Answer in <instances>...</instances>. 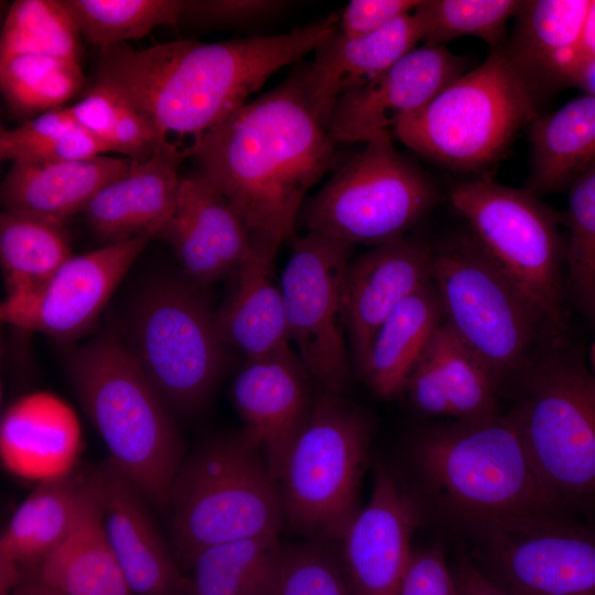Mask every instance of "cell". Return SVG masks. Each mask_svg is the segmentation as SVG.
I'll list each match as a JSON object with an SVG mask.
<instances>
[{"label": "cell", "instance_id": "cell-27", "mask_svg": "<svg viewBox=\"0 0 595 595\" xmlns=\"http://www.w3.org/2000/svg\"><path fill=\"white\" fill-rule=\"evenodd\" d=\"M275 255L253 245L251 256L232 277L230 295L215 312L224 343L247 360L291 350L282 293L273 280Z\"/></svg>", "mask_w": 595, "mask_h": 595}, {"label": "cell", "instance_id": "cell-47", "mask_svg": "<svg viewBox=\"0 0 595 595\" xmlns=\"http://www.w3.org/2000/svg\"><path fill=\"white\" fill-rule=\"evenodd\" d=\"M451 567L456 595H510L495 583L469 555L458 558Z\"/></svg>", "mask_w": 595, "mask_h": 595}, {"label": "cell", "instance_id": "cell-24", "mask_svg": "<svg viewBox=\"0 0 595 595\" xmlns=\"http://www.w3.org/2000/svg\"><path fill=\"white\" fill-rule=\"evenodd\" d=\"M80 450L76 413L51 392L24 394L3 412L0 455L4 468L14 476L39 483L67 476Z\"/></svg>", "mask_w": 595, "mask_h": 595}, {"label": "cell", "instance_id": "cell-12", "mask_svg": "<svg viewBox=\"0 0 595 595\" xmlns=\"http://www.w3.org/2000/svg\"><path fill=\"white\" fill-rule=\"evenodd\" d=\"M129 347L167 405L190 413L210 396L225 363L215 313L187 280L164 281L138 300Z\"/></svg>", "mask_w": 595, "mask_h": 595}, {"label": "cell", "instance_id": "cell-49", "mask_svg": "<svg viewBox=\"0 0 595 595\" xmlns=\"http://www.w3.org/2000/svg\"><path fill=\"white\" fill-rule=\"evenodd\" d=\"M9 595H61L41 575L39 566L24 567Z\"/></svg>", "mask_w": 595, "mask_h": 595}, {"label": "cell", "instance_id": "cell-44", "mask_svg": "<svg viewBox=\"0 0 595 595\" xmlns=\"http://www.w3.org/2000/svg\"><path fill=\"white\" fill-rule=\"evenodd\" d=\"M404 391L413 408L421 414L452 416L445 383L431 340L412 368Z\"/></svg>", "mask_w": 595, "mask_h": 595}, {"label": "cell", "instance_id": "cell-15", "mask_svg": "<svg viewBox=\"0 0 595 595\" xmlns=\"http://www.w3.org/2000/svg\"><path fill=\"white\" fill-rule=\"evenodd\" d=\"M155 232L105 245L72 256L39 289L4 299L0 306L3 323L68 340L86 332L99 316L111 294Z\"/></svg>", "mask_w": 595, "mask_h": 595}, {"label": "cell", "instance_id": "cell-48", "mask_svg": "<svg viewBox=\"0 0 595 595\" xmlns=\"http://www.w3.org/2000/svg\"><path fill=\"white\" fill-rule=\"evenodd\" d=\"M592 63H595V0L591 1L586 14L570 84L574 83L583 67Z\"/></svg>", "mask_w": 595, "mask_h": 595}, {"label": "cell", "instance_id": "cell-28", "mask_svg": "<svg viewBox=\"0 0 595 595\" xmlns=\"http://www.w3.org/2000/svg\"><path fill=\"white\" fill-rule=\"evenodd\" d=\"M94 473L39 483L13 512L0 539V560L40 566L69 536L86 505Z\"/></svg>", "mask_w": 595, "mask_h": 595}, {"label": "cell", "instance_id": "cell-4", "mask_svg": "<svg viewBox=\"0 0 595 595\" xmlns=\"http://www.w3.org/2000/svg\"><path fill=\"white\" fill-rule=\"evenodd\" d=\"M66 371L108 459L148 501L169 510L172 484L185 458L183 441L131 349L104 332L67 353Z\"/></svg>", "mask_w": 595, "mask_h": 595}, {"label": "cell", "instance_id": "cell-22", "mask_svg": "<svg viewBox=\"0 0 595 595\" xmlns=\"http://www.w3.org/2000/svg\"><path fill=\"white\" fill-rule=\"evenodd\" d=\"M192 156L191 145L167 142L148 160L133 163L89 202L85 219L106 245L159 232L176 203L182 162Z\"/></svg>", "mask_w": 595, "mask_h": 595}, {"label": "cell", "instance_id": "cell-17", "mask_svg": "<svg viewBox=\"0 0 595 595\" xmlns=\"http://www.w3.org/2000/svg\"><path fill=\"white\" fill-rule=\"evenodd\" d=\"M420 508L385 466H377L368 504L340 538V561L355 595H400Z\"/></svg>", "mask_w": 595, "mask_h": 595}, {"label": "cell", "instance_id": "cell-8", "mask_svg": "<svg viewBox=\"0 0 595 595\" xmlns=\"http://www.w3.org/2000/svg\"><path fill=\"white\" fill-rule=\"evenodd\" d=\"M560 343L524 375L511 413L541 480L569 513L595 506V377Z\"/></svg>", "mask_w": 595, "mask_h": 595}, {"label": "cell", "instance_id": "cell-36", "mask_svg": "<svg viewBox=\"0 0 595 595\" xmlns=\"http://www.w3.org/2000/svg\"><path fill=\"white\" fill-rule=\"evenodd\" d=\"M80 33L64 0H17L0 36V62L19 54H43L79 62Z\"/></svg>", "mask_w": 595, "mask_h": 595}, {"label": "cell", "instance_id": "cell-5", "mask_svg": "<svg viewBox=\"0 0 595 595\" xmlns=\"http://www.w3.org/2000/svg\"><path fill=\"white\" fill-rule=\"evenodd\" d=\"M169 511L171 548L186 571L208 547L280 534L285 526L279 482L244 432L208 440L184 458Z\"/></svg>", "mask_w": 595, "mask_h": 595}, {"label": "cell", "instance_id": "cell-32", "mask_svg": "<svg viewBox=\"0 0 595 595\" xmlns=\"http://www.w3.org/2000/svg\"><path fill=\"white\" fill-rule=\"evenodd\" d=\"M282 555L280 534L208 547L188 567L187 595H278Z\"/></svg>", "mask_w": 595, "mask_h": 595}, {"label": "cell", "instance_id": "cell-43", "mask_svg": "<svg viewBox=\"0 0 595 595\" xmlns=\"http://www.w3.org/2000/svg\"><path fill=\"white\" fill-rule=\"evenodd\" d=\"M281 0H184L180 23L220 28L264 21L281 13Z\"/></svg>", "mask_w": 595, "mask_h": 595}, {"label": "cell", "instance_id": "cell-50", "mask_svg": "<svg viewBox=\"0 0 595 595\" xmlns=\"http://www.w3.org/2000/svg\"><path fill=\"white\" fill-rule=\"evenodd\" d=\"M573 84L580 85L587 94L595 95V63L583 67Z\"/></svg>", "mask_w": 595, "mask_h": 595}, {"label": "cell", "instance_id": "cell-31", "mask_svg": "<svg viewBox=\"0 0 595 595\" xmlns=\"http://www.w3.org/2000/svg\"><path fill=\"white\" fill-rule=\"evenodd\" d=\"M532 194L556 192L595 167V95L537 117L530 129Z\"/></svg>", "mask_w": 595, "mask_h": 595}, {"label": "cell", "instance_id": "cell-1", "mask_svg": "<svg viewBox=\"0 0 595 595\" xmlns=\"http://www.w3.org/2000/svg\"><path fill=\"white\" fill-rule=\"evenodd\" d=\"M198 172L230 202L252 244L278 251L290 238L309 190L339 161L309 106L300 69L195 139Z\"/></svg>", "mask_w": 595, "mask_h": 595}, {"label": "cell", "instance_id": "cell-6", "mask_svg": "<svg viewBox=\"0 0 595 595\" xmlns=\"http://www.w3.org/2000/svg\"><path fill=\"white\" fill-rule=\"evenodd\" d=\"M432 281L445 322L486 361L499 385L524 376L562 340L563 334L472 236L432 251Z\"/></svg>", "mask_w": 595, "mask_h": 595}, {"label": "cell", "instance_id": "cell-25", "mask_svg": "<svg viewBox=\"0 0 595 595\" xmlns=\"http://www.w3.org/2000/svg\"><path fill=\"white\" fill-rule=\"evenodd\" d=\"M131 164L126 156L106 154L71 161L14 160L1 183V204L6 210L65 225Z\"/></svg>", "mask_w": 595, "mask_h": 595}, {"label": "cell", "instance_id": "cell-30", "mask_svg": "<svg viewBox=\"0 0 595 595\" xmlns=\"http://www.w3.org/2000/svg\"><path fill=\"white\" fill-rule=\"evenodd\" d=\"M93 473L79 520L39 570L61 595H132L107 539L99 480Z\"/></svg>", "mask_w": 595, "mask_h": 595}, {"label": "cell", "instance_id": "cell-46", "mask_svg": "<svg viewBox=\"0 0 595 595\" xmlns=\"http://www.w3.org/2000/svg\"><path fill=\"white\" fill-rule=\"evenodd\" d=\"M418 0H351L339 14L337 31L346 37L375 32L400 15L412 12Z\"/></svg>", "mask_w": 595, "mask_h": 595}, {"label": "cell", "instance_id": "cell-34", "mask_svg": "<svg viewBox=\"0 0 595 595\" xmlns=\"http://www.w3.org/2000/svg\"><path fill=\"white\" fill-rule=\"evenodd\" d=\"M86 84L77 61L43 54H19L0 62V89L20 118L64 107Z\"/></svg>", "mask_w": 595, "mask_h": 595}, {"label": "cell", "instance_id": "cell-41", "mask_svg": "<svg viewBox=\"0 0 595 595\" xmlns=\"http://www.w3.org/2000/svg\"><path fill=\"white\" fill-rule=\"evenodd\" d=\"M569 188L564 290L595 321V167Z\"/></svg>", "mask_w": 595, "mask_h": 595}, {"label": "cell", "instance_id": "cell-26", "mask_svg": "<svg viewBox=\"0 0 595 595\" xmlns=\"http://www.w3.org/2000/svg\"><path fill=\"white\" fill-rule=\"evenodd\" d=\"M591 1H521L510 39L501 48L536 94L570 84Z\"/></svg>", "mask_w": 595, "mask_h": 595}, {"label": "cell", "instance_id": "cell-51", "mask_svg": "<svg viewBox=\"0 0 595 595\" xmlns=\"http://www.w3.org/2000/svg\"><path fill=\"white\" fill-rule=\"evenodd\" d=\"M589 360H591V366H592V374L595 377V339L591 347Z\"/></svg>", "mask_w": 595, "mask_h": 595}, {"label": "cell", "instance_id": "cell-2", "mask_svg": "<svg viewBox=\"0 0 595 595\" xmlns=\"http://www.w3.org/2000/svg\"><path fill=\"white\" fill-rule=\"evenodd\" d=\"M339 13L290 32L216 43L180 39L145 48H101L95 83L126 97L165 137L193 141L245 105L280 68L336 32Z\"/></svg>", "mask_w": 595, "mask_h": 595}, {"label": "cell", "instance_id": "cell-20", "mask_svg": "<svg viewBox=\"0 0 595 595\" xmlns=\"http://www.w3.org/2000/svg\"><path fill=\"white\" fill-rule=\"evenodd\" d=\"M96 472L107 539L132 595H187L188 574L155 528L147 499L109 459Z\"/></svg>", "mask_w": 595, "mask_h": 595}, {"label": "cell", "instance_id": "cell-21", "mask_svg": "<svg viewBox=\"0 0 595 595\" xmlns=\"http://www.w3.org/2000/svg\"><path fill=\"white\" fill-rule=\"evenodd\" d=\"M432 280V250L403 237L350 261L346 277L347 336L358 370L386 318Z\"/></svg>", "mask_w": 595, "mask_h": 595}, {"label": "cell", "instance_id": "cell-7", "mask_svg": "<svg viewBox=\"0 0 595 595\" xmlns=\"http://www.w3.org/2000/svg\"><path fill=\"white\" fill-rule=\"evenodd\" d=\"M536 100L537 94L500 46L421 110L401 119L392 137L442 165L480 169L499 159L517 131L537 118Z\"/></svg>", "mask_w": 595, "mask_h": 595}, {"label": "cell", "instance_id": "cell-16", "mask_svg": "<svg viewBox=\"0 0 595 595\" xmlns=\"http://www.w3.org/2000/svg\"><path fill=\"white\" fill-rule=\"evenodd\" d=\"M465 73L463 57L445 45L415 47L335 104L327 132L335 143L392 138L393 127L421 110Z\"/></svg>", "mask_w": 595, "mask_h": 595}, {"label": "cell", "instance_id": "cell-35", "mask_svg": "<svg viewBox=\"0 0 595 595\" xmlns=\"http://www.w3.org/2000/svg\"><path fill=\"white\" fill-rule=\"evenodd\" d=\"M69 110L109 152L123 154L133 163L148 160L169 142L126 97L97 83Z\"/></svg>", "mask_w": 595, "mask_h": 595}, {"label": "cell", "instance_id": "cell-39", "mask_svg": "<svg viewBox=\"0 0 595 595\" xmlns=\"http://www.w3.org/2000/svg\"><path fill=\"white\" fill-rule=\"evenodd\" d=\"M452 416L469 420L495 412L499 386L486 361L444 321L431 339Z\"/></svg>", "mask_w": 595, "mask_h": 595}, {"label": "cell", "instance_id": "cell-19", "mask_svg": "<svg viewBox=\"0 0 595 595\" xmlns=\"http://www.w3.org/2000/svg\"><path fill=\"white\" fill-rule=\"evenodd\" d=\"M306 374L290 350L247 360L231 387L242 432L260 450L278 482L312 409Z\"/></svg>", "mask_w": 595, "mask_h": 595}, {"label": "cell", "instance_id": "cell-3", "mask_svg": "<svg viewBox=\"0 0 595 595\" xmlns=\"http://www.w3.org/2000/svg\"><path fill=\"white\" fill-rule=\"evenodd\" d=\"M420 484L470 537L570 517L541 480L511 411L432 428L411 446Z\"/></svg>", "mask_w": 595, "mask_h": 595}, {"label": "cell", "instance_id": "cell-38", "mask_svg": "<svg viewBox=\"0 0 595 595\" xmlns=\"http://www.w3.org/2000/svg\"><path fill=\"white\" fill-rule=\"evenodd\" d=\"M106 153L108 148L75 119L69 107L48 110L14 129L0 131L2 161H71Z\"/></svg>", "mask_w": 595, "mask_h": 595}, {"label": "cell", "instance_id": "cell-23", "mask_svg": "<svg viewBox=\"0 0 595 595\" xmlns=\"http://www.w3.org/2000/svg\"><path fill=\"white\" fill-rule=\"evenodd\" d=\"M413 11L363 36L336 31L316 47L314 60L299 68L305 99L326 129L343 95L386 72L422 41Z\"/></svg>", "mask_w": 595, "mask_h": 595}, {"label": "cell", "instance_id": "cell-14", "mask_svg": "<svg viewBox=\"0 0 595 595\" xmlns=\"http://www.w3.org/2000/svg\"><path fill=\"white\" fill-rule=\"evenodd\" d=\"M473 539V560L510 595H595L591 526L564 517Z\"/></svg>", "mask_w": 595, "mask_h": 595}, {"label": "cell", "instance_id": "cell-37", "mask_svg": "<svg viewBox=\"0 0 595 595\" xmlns=\"http://www.w3.org/2000/svg\"><path fill=\"white\" fill-rule=\"evenodd\" d=\"M80 35L106 48L180 23L184 0H64Z\"/></svg>", "mask_w": 595, "mask_h": 595}, {"label": "cell", "instance_id": "cell-45", "mask_svg": "<svg viewBox=\"0 0 595 595\" xmlns=\"http://www.w3.org/2000/svg\"><path fill=\"white\" fill-rule=\"evenodd\" d=\"M400 595H456L452 567L441 548L413 549Z\"/></svg>", "mask_w": 595, "mask_h": 595}, {"label": "cell", "instance_id": "cell-42", "mask_svg": "<svg viewBox=\"0 0 595 595\" xmlns=\"http://www.w3.org/2000/svg\"><path fill=\"white\" fill-rule=\"evenodd\" d=\"M278 595H355L340 558L323 541L283 547Z\"/></svg>", "mask_w": 595, "mask_h": 595}, {"label": "cell", "instance_id": "cell-10", "mask_svg": "<svg viewBox=\"0 0 595 595\" xmlns=\"http://www.w3.org/2000/svg\"><path fill=\"white\" fill-rule=\"evenodd\" d=\"M450 199L483 251L563 334L565 244L559 216L531 192L487 177L455 184Z\"/></svg>", "mask_w": 595, "mask_h": 595}, {"label": "cell", "instance_id": "cell-9", "mask_svg": "<svg viewBox=\"0 0 595 595\" xmlns=\"http://www.w3.org/2000/svg\"><path fill=\"white\" fill-rule=\"evenodd\" d=\"M370 423L339 393L312 405L279 478L285 526L316 541H339L360 510Z\"/></svg>", "mask_w": 595, "mask_h": 595}, {"label": "cell", "instance_id": "cell-11", "mask_svg": "<svg viewBox=\"0 0 595 595\" xmlns=\"http://www.w3.org/2000/svg\"><path fill=\"white\" fill-rule=\"evenodd\" d=\"M436 199L429 177L385 138L343 163L304 205L302 217L309 231L378 246L403 237Z\"/></svg>", "mask_w": 595, "mask_h": 595}, {"label": "cell", "instance_id": "cell-18", "mask_svg": "<svg viewBox=\"0 0 595 595\" xmlns=\"http://www.w3.org/2000/svg\"><path fill=\"white\" fill-rule=\"evenodd\" d=\"M158 237L172 247L186 280L198 288L232 278L253 251L238 212L199 172L181 177L174 212Z\"/></svg>", "mask_w": 595, "mask_h": 595}, {"label": "cell", "instance_id": "cell-40", "mask_svg": "<svg viewBox=\"0 0 595 595\" xmlns=\"http://www.w3.org/2000/svg\"><path fill=\"white\" fill-rule=\"evenodd\" d=\"M517 0H426L414 9L425 45L475 36L490 50L502 46L507 22L515 17Z\"/></svg>", "mask_w": 595, "mask_h": 595}, {"label": "cell", "instance_id": "cell-13", "mask_svg": "<svg viewBox=\"0 0 595 595\" xmlns=\"http://www.w3.org/2000/svg\"><path fill=\"white\" fill-rule=\"evenodd\" d=\"M351 245L307 231L293 242L280 289L291 342L327 392L348 377L346 277Z\"/></svg>", "mask_w": 595, "mask_h": 595}, {"label": "cell", "instance_id": "cell-33", "mask_svg": "<svg viewBox=\"0 0 595 595\" xmlns=\"http://www.w3.org/2000/svg\"><path fill=\"white\" fill-rule=\"evenodd\" d=\"M72 256L64 224L24 213L1 212L0 262L6 299L32 293Z\"/></svg>", "mask_w": 595, "mask_h": 595}, {"label": "cell", "instance_id": "cell-29", "mask_svg": "<svg viewBox=\"0 0 595 595\" xmlns=\"http://www.w3.org/2000/svg\"><path fill=\"white\" fill-rule=\"evenodd\" d=\"M445 321L433 281L407 298L378 328L359 372L372 392L393 399L436 329Z\"/></svg>", "mask_w": 595, "mask_h": 595}]
</instances>
